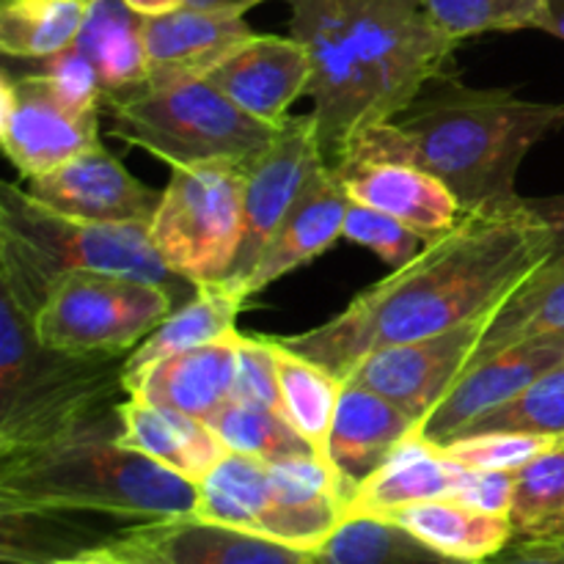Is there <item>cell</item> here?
I'll return each mask as SVG.
<instances>
[{
  "label": "cell",
  "instance_id": "obj_12",
  "mask_svg": "<svg viewBox=\"0 0 564 564\" xmlns=\"http://www.w3.org/2000/svg\"><path fill=\"white\" fill-rule=\"evenodd\" d=\"M0 141L20 180L50 174L99 143V116L66 108L36 72L0 75Z\"/></svg>",
  "mask_w": 564,
  "mask_h": 564
},
{
  "label": "cell",
  "instance_id": "obj_24",
  "mask_svg": "<svg viewBox=\"0 0 564 564\" xmlns=\"http://www.w3.org/2000/svg\"><path fill=\"white\" fill-rule=\"evenodd\" d=\"M460 477L463 466L441 455L438 446L427 444L416 433L352 490L347 501V518H389L402 507L419 505V501L455 499Z\"/></svg>",
  "mask_w": 564,
  "mask_h": 564
},
{
  "label": "cell",
  "instance_id": "obj_44",
  "mask_svg": "<svg viewBox=\"0 0 564 564\" xmlns=\"http://www.w3.org/2000/svg\"><path fill=\"white\" fill-rule=\"evenodd\" d=\"M110 549H113L116 560H119L121 564H165L158 554L147 551L143 545L132 543V540H127L124 534L116 540H110Z\"/></svg>",
  "mask_w": 564,
  "mask_h": 564
},
{
  "label": "cell",
  "instance_id": "obj_3",
  "mask_svg": "<svg viewBox=\"0 0 564 564\" xmlns=\"http://www.w3.org/2000/svg\"><path fill=\"white\" fill-rule=\"evenodd\" d=\"M198 485L119 444L83 433L0 457V512L110 516L158 523L193 518Z\"/></svg>",
  "mask_w": 564,
  "mask_h": 564
},
{
  "label": "cell",
  "instance_id": "obj_16",
  "mask_svg": "<svg viewBox=\"0 0 564 564\" xmlns=\"http://www.w3.org/2000/svg\"><path fill=\"white\" fill-rule=\"evenodd\" d=\"M22 187L58 213L102 224H152L163 196L135 180L102 143Z\"/></svg>",
  "mask_w": 564,
  "mask_h": 564
},
{
  "label": "cell",
  "instance_id": "obj_48",
  "mask_svg": "<svg viewBox=\"0 0 564 564\" xmlns=\"http://www.w3.org/2000/svg\"><path fill=\"white\" fill-rule=\"evenodd\" d=\"M50 564H105V562H102V556H99V545H97V549H88V551H83V554L66 556V560H55Z\"/></svg>",
  "mask_w": 564,
  "mask_h": 564
},
{
  "label": "cell",
  "instance_id": "obj_17",
  "mask_svg": "<svg viewBox=\"0 0 564 564\" xmlns=\"http://www.w3.org/2000/svg\"><path fill=\"white\" fill-rule=\"evenodd\" d=\"M224 97L253 119L281 127L301 94H308L312 61L295 36L257 33L240 50L215 66L207 77Z\"/></svg>",
  "mask_w": 564,
  "mask_h": 564
},
{
  "label": "cell",
  "instance_id": "obj_15",
  "mask_svg": "<svg viewBox=\"0 0 564 564\" xmlns=\"http://www.w3.org/2000/svg\"><path fill=\"white\" fill-rule=\"evenodd\" d=\"M330 171L352 202L402 220L416 235H422L427 246L449 235L463 220L455 193L438 176L405 160L347 154Z\"/></svg>",
  "mask_w": 564,
  "mask_h": 564
},
{
  "label": "cell",
  "instance_id": "obj_1",
  "mask_svg": "<svg viewBox=\"0 0 564 564\" xmlns=\"http://www.w3.org/2000/svg\"><path fill=\"white\" fill-rule=\"evenodd\" d=\"M551 229L529 213L463 215L449 235L389 279L358 292L336 317L279 345L319 364L345 383L375 350L430 339L494 314L551 259Z\"/></svg>",
  "mask_w": 564,
  "mask_h": 564
},
{
  "label": "cell",
  "instance_id": "obj_43",
  "mask_svg": "<svg viewBox=\"0 0 564 564\" xmlns=\"http://www.w3.org/2000/svg\"><path fill=\"white\" fill-rule=\"evenodd\" d=\"M529 213L538 215L551 229V259L564 257V196H545V198H527Z\"/></svg>",
  "mask_w": 564,
  "mask_h": 564
},
{
  "label": "cell",
  "instance_id": "obj_18",
  "mask_svg": "<svg viewBox=\"0 0 564 564\" xmlns=\"http://www.w3.org/2000/svg\"><path fill=\"white\" fill-rule=\"evenodd\" d=\"M350 204L352 198L347 196L334 171L328 165L319 169L317 176L308 182L301 202L292 207V213L279 226V231L268 242L262 257L257 259L251 273L246 275L240 295L248 301L257 292L268 290L281 275L303 268L319 253L334 248L345 237V218Z\"/></svg>",
  "mask_w": 564,
  "mask_h": 564
},
{
  "label": "cell",
  "instance_id": "obj_46",
  "mask_svg": "<svg viewBox=\"0 0 564 564\" xmlns=\"http://www.w3.org/2000/svg\"><path fill=\"white\" fill-rule=\"evenodd\" d=\"M534 28L556 39H564V0H543V9H540L538 25Z\"/></svg>",
  "mask_w": 564,
  "mask_h": 564
},
{
  "label": "cell",
  "instance_id": "obj_30",
  "mask_svg": "<svg viewBox=\"0 0 564 564\" xmlns=\"http://www.w3.org/2000/svg\"><path fill=\"white\" fill-rule=\"evenodd\" d=\"M94 0H0V50L36 61L72 47Z\"/></svg>",
  "mask_w": 564,
  "mask_h": 564
},
{
  "label": "cell",
  "instance_id": "obj_32",
  "mask_svg": "<svg viewBox=\"0 0 564 564\" xmlns=\"http://www.w3.org/2000/svg\"><path fill=\"white\" fill-rule=\"evenodd\" d=\"M317 564H452L389 518L352 516L314 551Z\"/></svg>",
  "mask_w": 564,
  "mask_h": 564
},
{
  "label": "cell",
  "instance_id": "obj_29",
  "mask_svg": "<svg viewBox=\"0 0 564 564\" xmlns=\"http://www.w3.org/2000/svg\"><path fill=\"white\" fill-rule=\"evenodd\" d=\"M564 334V257L540 264L494 312L468 367L518 341ZM466 367V369H468Z\"/></svg>",
  "mask_w": 564,
  "mask_h": 564
},
{
  "label": "cell",
  "instance_id": "obj_35",
  "mask_svg": "<svg viewBox=\"0 0 564 564\" xmlns=\"http://www.w3.org/2000/svg\"><path fill=\"white\" fill-rule=\"evenodd\" d=\"M479 433H534L564 441V364L534 380L516 400L468 424L457 438Z\"/></svg>",
  "mask_w": 564,
  "mask_h": 564
},
{
  "label": "cell",
  "instance_id": "obj_33",
  "mask_svg": "<svg viewBox=\"0 0 564 564\" xmlns=\"http://www.w3.org/2000/svg\"><path fill=\"white\" fill-rule=\"evenodd\" d=\"M224 446L235 455L262 463H281L292 457L319 455L279 411L248 402L229 400L207 419Z\"/></svg>",
  "mask_w": 564,
  "mask_h": 564
},
{
  "label": "cell",
  "instance_id": "obj_42",
  "mask_svg": "<svg viewBox=\"0 0 564 564\" xmlns=\"http://www.w3.org/2000/svg\"><path fill=\"white\" fill-rule=\"evenodd\" d=\"M479 564H564V534L512 540L505 551Z\"/></svg>",
  "mask_w": 564,
  "mask_h": 564
},
{
  "label": "cell",
  "instance_id": "obj_34",
  "mask_svg": "<svg viewBox=\"0 0 564 564\" xmlns=\"http://www.w3.org/2000/svg\"><path fill=\"white\" fill-rule=\"evenodd\" d=\"M510 523L512 540L564 534V444L518 468Z\"/></svg>",
  "mask_w": 564,
  "mask_h": 564
},
{
  "label": "cell",
  "instance_id": "obj_23",
  "mask_svg": "<svg viewBox=\"0 0 564 564\" xmlns=\"http://www.w3.org/2000/svg\"><path fill=\"white\" fill-rule=\"evenodd\" d=\"M253 36L257 33L242 17L213 14L191 6L171 14L143 17V42L152 75L207 77Z\"/></svg>",
  "mask_w": 564,
  "mask_h": 564
},
{
  "label": "cell",
  "instance_id": "obj_8",
  "mask_svg": "<svg viewBox=\"0 0 564 564\" xmlns=\"http://www.w3.org/2000/svg\"><path fill=\"white\" fill-rule=\"evenodd\" d=\"M378 94L380 121L411 108L430 86L455 80L457 39L430 20L422 0H336Z\"/></svg>",
  "mask_w": 564,
  "mask_h": 564
},
{
  "label": "cell",
  "instance_id": "obj_49",
  "mask_svg": "<svg viewBox=\"0 0 564 564\" xmlns=\"http://www.w3.org/2000/svg\"><path fill=\"white\" fill-rule=\"evenodd\" d=\"M452 564H477V562H460V560H452Z\"/></svg>",
  "mask_w": 564,
  "mask_h": 564
},
{
  "label": "cell",
  "instance_id": "obj_38",
  "mask_svg": "<svg viewBox=\"0 0 564 564\" xmlns=\"http://www.w3.org/2000/svg\"><path fill=\"white\" fill-rule=\"evenodd\" d=\"M22 64L28 72H36L69 110L80 116H102V80L77 44L47 55V58L22 61Z\"/></svg>",
  "mask_w": 564,
  "mask_h": 564
},
{
  "label": "cell",
  "instance_id": "obj_27",
  "mask_svg": "<svg viewBox=\"0 0 564 564\" xmlns=\"http://www.w3.org/2000/svg\"><path fill=\"white\" fill-rule=\"evenodd\" d=\"M246 297L231 292L229 286L202 284L196 295L180 308L169 314L130 356L124 358V386L149 367L176 352L193 350V347L209 345V341L226 339L237 330Z\"/></svg>",
  "mask_w": 564,
  "mask_h": 564
},
{
  "label": "cell",
  "instance_id": "obj_36",
  "mask_svg": "<svg viewBox=\"0 0 564 564\" xmlns=\"http://www.w3.org/2000/svg\"><path fill=\"white\" fill-rule=\"evenodd\" d=\"M430 20L452 39L538 25L543 0H422Z\"/></svg>",
  "mask_w": 564,
  "mask_h": 564
},
{
  "label": "cell",
  "instance_id": "obj_6",
  "mask_svg": "<svg viewBox=\"0 0 564 564\" xmlns=\"http://www.w3.org/2000/svg\"><path fill=\"white\" fill-rule=\"evenodd\" d=\"M102 113L119 141L171 169L231 165L248 174L279 132L193 75H149L141 86L105 94Z\"/></svg>",
  "mask_w": 564,
  "mask_h": 564
},
{
  "label": "cell",
  "instance_id": "obj_21",
  "mask_svg": "<svg viewBox=\"0 0 564 564\" xmlns=\"http://www.w3.org/2000/svg\"><path fill=\"white\" fill-rule=\"evenodd\" d=\"M237 334L163 358L124 386L127 397L207 422L235 391Z\"/></svg>",
  "mask_w": 564,
  "mask_h": 564
},
{
  "label": "cell",
  "instance_id": "obj_5",
  "mask_svg": "<svg viewBox=\"0 0 564 564\" xmlns=\"http://www.w3.org/2000/svg\"><path fill=\"white\" fill-rule=\"evenodd\" d=\"M127 275L160 284L187 303L198 284L182 279L154 248L149 224H102L64 215L14 182L0 191V295L36 317L50 286L66 273Z\"/></svg>",
  "mask_w": 564,
  "mask_h": 564
},
{
  "label": "cell",
  "instance_id": "obj_31",
  "mask_svg": "<svg viewBox=\"0 0 564 564\" xmlns=\"http://www.w3.org/2000/svg\"><path fill=\"white\" fill-rule=\"evenodd\" d=\"M273 345L275 358H279L284 419L325 457V452H328V435L330 427H334L336 408H339L345 383L336 375H330L328 369L319 367V364L286 350L275 339Z\"/></svg>",
  "mask_w": 564,
  "mask_h": 564
},
{
  "label": "cell",
  "instance_id": "obj_7",
  "mask_svg": "<svg viewBox=\"0 0 564 564\" xmlns=\"http://www.w3.org/2000/svg\"><path fill=\"white\" fill-rule=\"evenodd\" d=\"M174 308L180 301L160 284L75 270L50 286L33 330L53 350L130 356Z\"/></svg>",
  "mask_w": 564,
  "mask_h": 564
},
{
  "label": "cell",
  "instance_id": "obj_14",
  "mask_svg": "<svg viewBox=\"0 0 564 564\" xmlns=\"http://www.w3.org/2000/svg\"><path fill=\"white\" fill-rule=\"evenodd\" d=\"M562 364L564 334L534 336V339L518 341L507 350L494 352V356L471 364L460 375L449 394L422 424L419 435L433 446L449 444L468 424L516 400L534 380H540Z\"/></svg>",
  "mask_w": 564,
  "mask_h": 564
},
{
  "label": "cell",
  "instance_id": "obj_10",
  "mask_svg": "<svg viewBox=\"0 0 564 564\" xmlns=\"http://www.w3.org/2000/svg\"><path fill=\"white\" fill-rule=\"evenodd\" d=\"M290 36L306 47L312 61L308 97L314 99L319 152L328 169L345 160L369 127L383 124L378 94L356 53L336 0H286Z\"/></svg>",
  "mask_w": 564,
  "mask_h": 564
},
{
  "label": "cell",
  "instance_id": "obj_25",
  "mask_svg": "<svg viewBox=\"0 0 564 564\" xmlns=\"http://www.w3.org/2000/svg\"><path fill=\"white\" fill-rule=\"evenodd\" d=\"M119 444L152 457L191 482H202L229 449L204 419L127 397L121 402Z\"/></svg>",
  "mask_w": 564,
  "mask_h": 564
},
{
  "label": "cell",
  "instance_id": "obj_20",
  "mask_svg": "<svg viewBox=\"0 0 564 564\" xmlns=\"http://www.w3.org/2000/svg\"><path fill=\"white\" fill-rule=\"evenodd\" d=\"M419 433V422L400 405L364 386L345 383L325 457L352 490L378 471L408 438Z\"/></svg>",
  "mask_w": 564,
  "mask_h": 564
},
{
  "label": "cell",
  "instance_id": "obj_39",
  "mask_svg": "<svg viewBox=\"0 0 564 564\" xmlns=\"http://www.w3.org/2000/svg\"><path fill=\"white\" fill-rule=\"evenodd\" d=\"M345 240L356 242V246L369 248L378 253L389 268L400 270L405 268L411 259H416L424 251L427 242L422 235L405 226L402 220L391 218V215L380 213V209L364 207V204H350L345 218Z\"/></svg>",
  "mask_w": 564,
  "mask_h": 564
},
{
  "label": "cell",
  "instance_id": "obj_9",
  "mask_svg": "<svg viewBox=\"0 0 564 564\" xmlns=\"http://www.w3.org/2000/svg\"><path fill=\"white\" fill-rule=\"evenodd\" d=\"M246 171L231 165L174 169L149 224L154 248L193 284H218L240 251Z\"/></svg>",
  "mask_w": 564,
  "mask_h": 564
},
{
  "label": "cell",
  "instance_id": "obj_45",
  "mask_svg": "<svg viewBox=\"0 0 564 564\" xmlns=\"http://www.w3.org/2000/svg\"><path fill=\"white\" fill-rule=\"evenodd\" d=\"M259 3H264V0H187L185 6H191V9L213 11V14L242 17L246 11H251L253 6H259Z\"/></svg>",
  "mask_w": 564,
  "mask_h": 564
},
{
  "label": "cell",
  "instance_id": "obj_13",
  "mask_svg": "<svg viewBox=\"0 0 564 564\" xmlns=\"http://www.w3.org/2000/svg\"><path fill=\"white\" fill-rule=\"evenodd\" d=\"M490 317L494 314L457 325V328L430 336V339L405 341V345H391L369 352L345 383L378 391L386 400L400 405L408 416L416 419L419 430H422L430 413L441 405V400L466 372Z\"/></svg>",
  "mask_w": 564,
  "mask_h": 564
},
{
  "label": "cell",
  "instance_id": "obj_4",
  "mask_svg": "<svg viewBox=\"0 0 564 564\" xmlns=\"http://www.w3.org/2000/svg\"><path fill=\"white\" fill-rule=\"evenodd\" d=\"M124 358L42 345L31 314L0 295V457L83 433L121 435Z\"/></svg>",
  "mask_w": 564,
  "mask_h": 564
},
{
  "label": "cell",
  "instance_id": "obj_47",
  "mask_svg": "<svg viewBox=\"0 0 564 564\" xmlns=\"http://www.w3.org/2000/svg\"><path fill=\"white\" fill-rule=\"evenodd\" d=\"M132 11H138L141 17H160L171 14V11L182 9L187 0H124Z\"/></svg>",
  "mask_w": 564,
  "mask_h": 564
},
{
  "label": "cell",
  "instance_id": "obj_40",
  "mask_svg": "<svg viewBox=\"0 0 564 564\" xmlns=\"http://www.w3.org/2000/svg\"><path fill=\"white\" fill-rule=\"evenodd\" d=\"M231 400L273 408L284 416L279 383V358L270 336L237 334V372Z\"/></svg>",
  "mask_w": 564,
  "mask_h": 564
},
{
  "label": "cell",
  "instance_id": "obj_19",
  "mask_svg": "<svg viewBox=\"0 0 564 564\" xmlns=\"http://www.w3.org/2000/svg\"><path fill=\"white\" fill-rule=\"evenodd\" d=\"M193 518L301 549L297 527L275 490L270 466L246 455H229L198 482V501Z\"/></svg>",
  "mask_w": 564,
  "mask_h": 564
},
{
  "label": "cell",
  "instance_id": "obj_50",
  "mask_svg": "<svg viewBox=\"0 0 564 564\" xmlns=\"http://www.w3.org/2000/svg\"><path fill=\"white\" fill-rule=\"evenodd\" d=\"M303 564H317V562H314V556H308V560H306V562H303Z\"/></svg>",
  "mask_w": 564,
  "mask_h": 564
},
{
  "label": "cell",
  "instance_id": "obj_11",
  "mask_svg": "<svg viewBox=\"0 0 564 564\" xmlns=\"http://www.w3.org/2000/svg\"><path fill=\"white\" fill-rule=\"evenodd\" d=\"M325 169L314 116H290L275 132L268 152L246 174V207H242L240 251L229 275L220 284L240 295V286L268 242L284 224L308 182ZM242 297V295H240Z\"/></svg>",
  "mask_w": 564,
  "mask_h": 564
},
{
  "label": "cell",
  "instance_id": "obj_22",
  "mask_svg": "<svg viewBox=\"0 0 564 564\" xmlns=\"http://www.w3.org/2000/svg\"><path fill=\"white\" fill-rule=\"evenodd\" d=\"M121 534L165 564H303L312 556L262 534L198 518L135 523Z\"/></svg>",
  "mask_w": 564,
  "mask_h": 564
},
{
  "label": "cell",
  "instance_id": "obj_28",
  "mask_svg": "<svg viewBox=\"0 0 564 564\" xmlns=\"http://www.w3.org/2000/svg\"><path fill=\"white\" fill-rule=\"evenodd\" d=\"M75 44L94 64L105 94L135 88L152 75L143 42V17L124 0H94Z\"/></svg>",
  "mask_w": 564,
  "mask_h": 564
},
{
  "label": "cell",
  "instance_id": "obj_2",
  "mask_svg": "<svg viewBox=\"0 0 564 564\" xmlns=\"http://www.w3.org/2000/svg\"><path fill=\"white\" fill-rule=\"evenodd\" d=\"M560 130L564 102L446 80L397 119L361 132L347 154L397 158L430 171L455 193L463 215H507L523 207L516 185L521 163Z\"/></svg>",
  "mask_w": 564,
  "mask_h": 564
},
{
  "label": "cell",
  "instance_id": "obj_41",
  "mask_svg": "<svg viewBox=\"0 0 564 564\" xmlns=\"http://www.w3.org/2000/svg\"><path fill=\"white\" fill-rule=\"evenodd\" d=\"M512 496H516V471H477L463 468L457 501L474 507L479 512L510 518Z\"/></svg>",
  "mask_w": 564,
  "mask_h": 564
},
{
  "label": "cell",
  "instance_id": "obj_37",
  "mask_svg": "<svg viewBox=\"0 0 564 564\" xmlns=\"http://www.w3.org/2000/svg\"><path fill=\"white\" fill-rule=\"evenodd\" d=\"M562 438L534 433H479L438 446L441 455L477 471H518L534 457L562 446Z\"/></svg>",
  "mask_w": 564,
  "mask_h": 564
},
{
  "label": "cell",
  "instance_id": "obj_26",
  "mask_svg": "<svg viewBox=\"0 0 564 564\" xmlns=\"http://www.w3.org/2000/svg\"><path fill=\"white\" fill-rule=\"evenodd\" d=\"M389 521L400 523L446 560L477 564L505 551L516 538L510 518L479 512L457 499L419 501L397 510Z\"/></svg>",
  "mask_w": 564,
  "mask_h": 564
}]
</instances>
